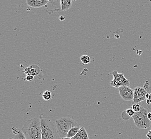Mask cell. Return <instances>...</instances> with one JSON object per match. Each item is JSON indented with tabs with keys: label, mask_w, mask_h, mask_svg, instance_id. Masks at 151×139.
Instances as JSON below:
<instances>
[{
	"label": "cell",
	"mask_w": 151,
	"mask_h": 139,
	"mask_svg": "<svg viewBox=\"0 0 151 139\" xmlns=\"http://www.w3.org/2000/svg\"><path fill=\"white\" fill-rule=\"evenodd\" d=\"M22 130L26 139H42L40 119L33 118L25 123Z\"/></svg>",
	"instance_id": "1"
},
{
	"label": "cell",
	"mask_w": 151,
	"mask_h": 139,
	"mask_svg": "<svg viewBox=\"0 0 151 139\" xmlns=\"http://www.w3.org/2000/svg\"><path fill=\"white\" fill-rule=\"evenodd\" d=\"M55 125L57 128L58 136L61 139L67 138V134L71 128L80 126V124L73 118L68 117H62L56 120Z\"/></svg>",
	"instance_id": "2"
},
{
	"label": "cell",
	"mask_w": 151,
	"mask_h": 139,
	"mask_svg": "<svg viewBox=\"0 0 151 139\" xmlns=\"http://www.w3.org/2000/svg\"><path fill=\"white\" fill-rule=\"evenodd\" d=\"M42 130V139H58V133L57 128L51 120L40 116Z\"/></svg>",
	"instance_id": "3"
},
{
	"label": "cell",
	"mask_w": 151,
	"mask_h": 139,
	"mask_svg": "<svg viewBox=\"0 0 151 139\" xmlns=\"http://www.w3.org/2000/svg\"><path fill=\"white\" fill-rule=\"evenodd\" d=\"M147 116V111L144 107H142L139 112L135 113L132 118L137 128L140 129H147L150 127L151 121L148 119Z\"/></svg>",
	"instance_id": "4"
},
{
	"label": "cell",
	"mask_w": 151,
	"mask_h": 139,
	"mask_svg": "<svg viewBox=\"0 0 151 139\" xmlns=\"http://www.w3.org/2000/svg\"><path fill=\"white\" fill-rule=\"evenodd\" d=\"M113 76V80L111 81L110 85L112 87L119 88L122 86H130V81L126 78L123 73H119L117 70H115L109 74Z\"/></svg>",
	"instance_id": "5"
},
{
	"label": "cell",
	"mask_w": 151,
	"mask_h": 139,
	"mask_svg": "<svg viewBox=\"0 0 151 139\" xmlns=\"http://www.w3.org/2000/svg\"><path fill=\"white\" fill-rule=\"evenodd\" d=\"M119 94L122 99L126 101H130L134 100V90L130 86H122L119 88Z\"/></svg>",
	"instance_id": "6"
},
{
	"label": "cell",
	"mask_w": 151,
	"mask_h": 139,
	"mask_svg": "<svg viewBox=\"0 0 151 139\" xmlns=\"http://www.w3.org/2000/svg\"><path fill=\"white\" fill-rule=\"evenodd\" d=\"M147 92L144 87H136L134 89V98L133 101L134 103H138L144 101L146 99V94Z\"/></svg>",
	"instance_id": "7"
},
{
	"label": "cell",
	"mask_w": 151,
	"mask_h": 139,
	"mask_svg": "<svg viewBox=\"0 0 151 139\" xmlns=\"http://www.w3.org/2000/svg\"><path fill=\"white\" fill-rule=\"evenodd\" d=\"M49 2L47 0H27V4L33 8H39L46 6Z\"/></svg>",
	"instance_id": "8"
},
{
	"label": "cell",
	"mask_w": 151,
	"mask_h": 139,
	"mask_svg": "<svg viewBox=\"0 0 151 139\" xmlns=\"http://www.w3.org/2000/svg\"><path fill=\"white\" fill-rule=\"evenodd\" d=\"M40 72V67L37 65H32L30 67L25 68L23 71V72L27 75H31L33 76L38 75Z\"/></svg>",
	"instance_id": "9"
},
{
	"label": "cell",
	"mask_w": 151,
	"mask_h": 139,
	"mask_svg": "<svg viewBox=\"0 0 151 139\" xmlns=\"http://www.w3.org/2000/svg\"><path fill=\"white\" fill-rule=\"evenodd\" d=\"M12 137L13 139H26L22 130L15 127L12 128Z\"/></svg>",
	"instance_id": "10"
},
{
	"label": "cell",
	"mask_w": 151,
	"mask_h": 139,
	"mask_svg": "<svg viewBox=\"0 0 151 139\" xmlns=\"http://www.w3.org/2000/svg\"><path fill=\"white\" fill-rule=\"evenodd\" d=\"M73 139H89L87 131L84 127H81L78 133L74 136Z\"/></svg>",
	"instance_id": "11"
},
{
	"label": "cell",
	"mask_w": 151,
	"mask_h": 139,
	"mask_svg": "<svg viewBox=\"0 0 151 139\" xmlns=\"http://www.w3.org/2000/svg\"><path fill=\"white\" fill-rule=\"evenodd\" d=\"M60 3L61 10L62 11H67L72 6L73 2L71 0H61Z\"/></svg>",
	"instance_id": "12"
},
{
	"label": "cell",
	"mask_w": 151,
	"mask_h": 139,
	"mask_svg": "<svg viewBox=\"0 0 151 139\" xmlns=\"http://www.w3.org/2000/svg\"><path fill=\"white\" fill-rule=\"evenodd\" d=\"M81 128V127H80V126H76V127H73L72 128H71L69 131V132L68 133L67 138L73 139V138L74 136H75L77 135V134L78 133Z\"/></svg>",
	"instance_id": "13"
},
{
	"label": "cell",
	"mask_w": 151,
	"mask_h": 139,
	"mask_svg": "<svg viewBox=\"0 0 151 139\" xmlns=\"http://www.w3.org/2000/svg\"><path fill=\"white\" fill-rule=\"evenodd\" d=\"M81 62L84 64H88L91 62V58L87 55H83L81 57Z\"/></svg>",
	"instance_id": "14"
},
{
	"label": "cell",
	"mask_w": 151,
	"mask_h": 139,
	"mask_svg": "<svg viewBox=\"0 0 151 139\" xmlns=\"http://www.w3.org/2000/svg\"><path fill=\"white\" fill-rule=\"evenodd\" d=\"M52 93L48 90L45 91L42 94V97L45 101H48L52 99Z\"/></svg>",
	"instance_id": "15"
},
{
	"label": "cell",
	"mask_w": 151,
	"mask_h": 139,
	"mask_svg": "<svg viewBox=\"0 0 151 139\" xmlns=\"http://www.w3.org/2000/svg\"><path fill=\"white\" fill-rule=\"evenodd\" d=\"M132 109H133V110L136 113H137V112H139V111H140L142 107L138 103H134L132 105Z\"/></svg>",
	"instance_id": "16"
},
{
	"label": "cell",
	"mask_w": 151,
	"mask_h": 139,
	"mask_svg": "<svg viewBox=\"0 0 151 139\" xmlns=\"http://www.w3.org/2000/svg\"><path fill=\"white\" fill-rule=\"evenodd\" d=\"M125 113L128 115L129 117H133V116L135 115L136 112L134 111L132 109H128L125 111Z\"/></svg>",
	"instance_id": "17"
},
{
	"label": "cell",
	"mask_w": 151,
	"mask_h": 139,
	"mask_svg": "<svg viewBox=\"0 0 151 139\" xmlns=\"http://www.w3.org/2000/svg\"><path fill=\"white\" fill-rule=\"evenodd\" d=\"M35 78V76L31 75H26V78H25V80L27 81H31L33 80Z\"/></svg>",
	"instance_id": "18"
},
{
	"label": "cell",
	"mask_w": 151,
	"mask_h": 139,
	"mask_svg": "<svg viewBox=\"0 0 151 139\" xmlns=\"http://www.w3.org/2000/svg\"><path fill=\"white\" fill-rule=\"evenodd\" d=\"M146 136H147V139H151V128L148 130V133L146 134Z\"/></svg>",
	"instance_id": "19"
},
{
	"label": "cell",
	"mask_w": 151,
	"mask_h": 139,
	"mask_svg": "<svg viewBox=\"0 0 151 139\" xmlns=\"http://www.w3.org/2000/svg\"><path fill=\"white\" fill-rule=\"evenodd\" d=\"M65 19V18L63 17V16H61L59 17V19L61 20V21H63Z\"/></svg>",
	"instance_id": "20"
},
{
	"label": "cell",
	"mask_w": 151,
	"mask_h": 139,
	"mask_svg": "<svg viewBox=\"0 0 151 139\" xmlns=\"http://www.w3.org/2000/svg\"><path fill=\"white\" fill-rule=\"evenodd\" d=\"M148 118L150 121H151V112L148 113Z\"/></svg>",
	"instance_id": "21"
},
{
	"label": "cell",
	"mask_w": 151,
	"mask_h": 139,
	"mask_svg": "<svg viewBox=\"0 0 151 139\" xmlns=\"http://www.w3.org/2000/svg\"><path fill=\"white\" fill-rule=\"evenodd\" d=\"M62 139H71V138H62Z\"/></svg>",
	"instance_id": "22"
},
{
	"label": "cell",
	"mask_w": 151,
	"mask_h": 139,
	"mask_svg": "<svg viewBox=\"0 0 151 139\" xmlns=\"http://www.w3.org/2000/svg\"><path fill=\"white\" fill-rule=\"evenodd\" d=\"M12 139V138H10V139Z\"/></svg>",
	"instance_id": "23"
}]
</instances>
